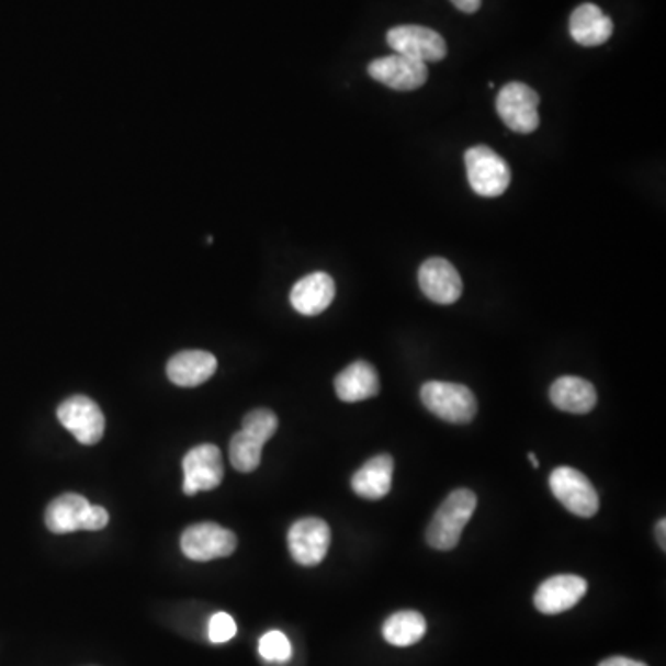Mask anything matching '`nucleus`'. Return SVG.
<instances>
[{"instance_id": "f257e3e1", "label": "nucleus", "mask_w": 666, "mask_h": 666, "mask_svg": "<svg viewBox=\"0 0 666 666\" xmlns=\"http://www.w3.org/2000/svg\"><path fill=\"white\" fill-rule=\"evenodd\" d=\"M478 498L471 489H455L437 509L426 530V541L431 549L449 552L460 544L461 533L476 511Z\"/></svg>"}, {"instance_id": "f03ea898", "label": "nucleus", "mask_w": 666, "mask_h": 666, "mask_svg": "<svg viewBox=\"0 0 666 666\" xmlns=\"http://www.w3.org/2000/svg\"><path fill=\"white\" fill-rule=\"evenodd\" d=\"M420 400L431 414L452 425H466L478 414L476 396L461 384L428 382L420 390Z\"/></svg>"}, {"instance_id": "7ed1b4c3", "label": "nucleus", "mask_w": 666, "mask_h": 666, "mask_svg": "<svg viewBox=\"0 0 666 666\" xmlns=\"http://www.w3.org/2000/svg\"><path fill=\"white\" fill-rule=\"evenodd\" d=\"M465 167L472 191L485 199L504 195L511 183V169L506 160L485 145L466 150Z\"/></svg>"}, {"instance_id": "20e7f679", "label": "nucleus", "mask_w": 666, "mask_h": 666, "mask_svg": "<svg viewBox=\"0 0 666 666\" xmlns=\"http://www.w3.org/2000/svg\"><path fill=\"white\" fill-rule=\"evenodd\" d=\"M539 94L522 82H509L496 97V112L509 131L531 134L539 128Z\"/></svg>"}, {"instance_id": "39448f33", "label": "nucleus", "mask_w": 666, "mask_h": 666, "mask_svg": "<svg viewBox=\"0 0 666 666\" xmlns=\"http://www.w3.org/2000/svg\"><path fill=\"white\" fill-rule=\"evenodd\" d=\"M550 489L565 509L582 519L595 517L600 507V498L589 478L571 466H560L550 474Z\"/></svg>"}, {"instance_id": "423d86ee", "label": "nucleus", "mask_w": 666, "mask_h": 666, "mask_svg": "<svg viewBox=\"0 0 666 666\" xmlns=\"http://www.w3.org/2000/svg\"><path fill=\"white\" fill-rule=\"evenodd\" d=\"M180 546L185 557L193 561H212L228 557L237 549L234 531L213 522H201L183 531Z\"/></svg>"}, {"instance_id": "0eeeda50", "label": "nucleus", "mask_w": 666, "mask_h": 666, "mask_svg": "<svg viewBox=\"0 0 666 666\" xmlns=\"http://www.w3.org/2000/svg\"><path fill=\"white\" fill-rule=\"evenodd\" d=\"M387 43L393 53L419 59L422 64L441 61L447 56L444 37L436 30L419 24H402L391 29L387 32Z\"/></svg>"}, {"instance_id": "6e6552de", "label": "nucleus", "mask_w": 666, "mask_h": 666, "mask_svg": "<svg viewBox=\"0 0 666 666\" xmlns=\"http://www.w3.org/2000/svg\"><path fill=\"white\" fill-rule=\"evenodd\" d=\"M183 493L196 495L199 490H212L225 478L223 454L215 444H201L189 450L183 458Z\"/></svg>"}, {"instance_id": "1a4fd4ad", "label": "nucleus", "mask_w": 666, "mask_h": 666, "mask_svg": "<svg viewBox=\"0 0 666 666\" xmlns=\"http://www.w3.org/2000/svg\"><path fill=\"white\" fill-rule=\"evenodd\" d=\"M330 543V526L317 517L296 520L287 533L291 555L302 566L319 565L328 554Z\"/></svg>"}, {"instance_id": "9d476101", "label": "nucleus", "mask_w": 666, "mask_h": 666, "mask_svg": "<svg viewBox=\"0 0 666 666\" xmlns=\"http://www.w3.org/2000/svg\"><path fill=\"white\" fill-rule=\"evenodd\" d=\"M58 420L86 447L101 441L106 428L101 407L82 395L71 396L59 404Z\"/></svg>"}, {"instance_id": "9b49d317", "label": "nucleus", "mask_w": 666, "mask_h": 666, "mask_svg": "<svg viewBox=\"0 0 666 666\" xmlns=\"http://www.w3.org/2000/svg\"><path fill=\"white\" fill-rule=\"evenodd\" d=\"M369 75L395 91H415L428 80V67L419 59L395 53L371 61Z\"/></svg>"}, {"instance_id": "f8f14e48", "label": "nucleus", "mask_w": 666, "mask_h": 666, "mask_svg": "<svg viewBox=\"0 0 666 666\" xmlns=\"http://www.w3.org/2000/svg\"><path fill=\"white\" fill-rule=\"evenodd\" d=\"M419 285L431 302L441 306L454 304L463 293L460 272L450 261L442 258H430L420 266Z\"/></svg>"}, {"instance_id": "ddd939ff", "label": "nucleus", "mask_w": 666, "mask_h": 666, "mask_svg": "<svg viewBox=\"0 0 666 666\" xmlns=\"http://www.w3.org/2000/svg\"><path fill=\"white\" fill-rule=\"evenodd\" d=\"M587 582L574 574L552 576L537 589L533 598L537 611L544 614L565 613L587 595Z\"/></svg>"}, {"instance_id": "4468645a", "label": "nucleus", "mask_w": 666, "mask_h": 666, "mask_svg": "<svg viewBox=\"0 0 666 666\" xmlns=\"http://www.w3.org/2000/svg\"><path fill=\"white\" fill-rule=\"evenodd\" d=\"M336 298V282L326 272H312L301 278L291 291V304L306 317H315L326 312Z\"/></svg>"}, {"instance_id": "2eb2a0df", "label": "nucleus", "mask_w": 666, "mask_h": 666, "mask_svg": "<svg viewBox=\"0 0 666 666\" xmlns=\"http://www.w3.org/2000/svg\"><path fill=\"white\" fill-rule=\"evenodd\" d=\"M217 371L215 355L204 350H185L172 355L167 363V376L178 387H196L207 382Z\"/></svg>"}, {"instance_id": "dca6fc26", "label": "nucleus", "mask_w": 666, "mask_h": 666, "mask_svg": "<svg viewBox=\"0 0 666 666\" xmlns=\"http://www.w3.org/2000/svg\"><path fill=\"white\" fill-rule=\"evenodd\" d=\"M613 34V21L600 8L585 2L571 15V36L582 47H598Z\"/></svg>"}, {"instance_id": "f3484780", "label": "nucleus", "mask_w": 666, "mask_h": 666, "mask_svg": "<svg viewBox=\"0 0 666 666\" xmlns=\"http://www.w3.org/2000/svg\"><path fill=\"white\" fill-rule=\"evenodd\" d=\"M395 461L387 454L374 455L352 476V489L365 500H382L393 485Z\"/></svg>"}, {"instance_id": "a211bd4d", "label": "nucleus", "mask_w": 666, "mask_h": 666, "mask_svg": "<svg viewBox=\"0 0 666 666\" xmlns=\"http://www.w3.org/2000/svg\"><path fill=\"white\" fill-rule=\"evenodd\" d=\"M550 400L565 414L585 415L596 406L595 385L578 376H563L550 387Z\"/></svg>"}, {"instance_id": "6ab92c4d", "label": "nucleus", "mask_w": 666, "mask_h": 666, "mask_svg": "<svg viewBox=\"0 0 666 666\" xmlns=\"http://www.w3.org/2000/svg\"><path fill=\"white\" fill-rule=\"evenodd\" d=\"M336 393L339 400L354 404L369 400L380 393V377L371 363L354 361L352 365L342 369L336 377Z\"/></svg>"}, {"instance_id": "aec40b11", "label": "nucleus", "mask_w": 666, "mask_h": 666, "mask_svg": "<svg viewBox=\"0 0 666 666\" xmlns=\"http://www.w3.org/2000/svg\"><path fill=\"white\" fill-rule=\"evenodd\" d=\"M91 504L83 496L67 493L50 501L45 511V524L53 533H72L83 530V520Z\"/></svg>"}, {"instance_id": "412c9836", "label": "nucleus", "mask_w": 666, "mask_h": 666, "mask_svg": "<svg viewBox=\"0 0 666 666\" xmlns=\"http://www.w3.org/2000/svg\"><path fill=\"white\" fill-rule=\"evenodd\" d=\"M382 633L393 646H414L426 635V619L419 611H398L385 620Z\"/></svg>"}, {"instance_id": "4be33fe9", "label": "nucleus", "mask_w": 666, "mask_h": 666, "mask_svg": "<svg viewBox=\"0 0 666 666\" xmlns=\"http://www.w3.org/2000/svg\"><path fill=\"white\" fill-rule=\"evenodd\" d=\"M266 442L258 437L248 433V431H237L232 437L230 442V463L236 471L253 472L261 463V452H263Z\"/></svg>"}, {"instance_id": "5701e85b", "label": "nucleus", "mask_w": 666, "mask_h": 666, "mask_svg": "<svg viewBox=\"0 0 666 666\" xmlns=\"http://www.w3.org/2000/svg\"><path fill=\"white\" fill-rule=\"evenodd\" d=\"M260 655L269 663H287L293 654L290 639L283 635L282 631H269L260 639Z\"/></svg>"}, {"instance_id": "b1692460", "label": "nucleus", "mask_w": 666, "mask_h": 666, "mask_svg": "<svg viewBox=\"0 0 666 666\" xmlns=\"http://www.w3.org/2000/svg\"><path fill=\"white\" fill-rule=\"evenodd\" d=\"M241 430L252 433L261 441L267 442L278 430V417L271 409H253L245 415Z\"/></svg>"}, {"instance_id": "393cba45", "label": "nucleus", "mask_w": 666, "mask_h": 666, "mask_svg": "<svg viewBox=\"0 0 666 666\" xmlns=\"http://www.w3.org/2000/svg\"><path fill=\"white\" fill-rule=\"evenodd\" d=\"M210 641L215 644L228 643L236 637L237 625L236 620L232 619L228 613H215L210 620Z\"/></svg>"}, {"instance_id": "a878e982", "label": "nucleus", "mask_w": 666, "mask_h": 666, "mask_svg": "<svg viewBox=\"0 0 666 666\" xmlns=\"http://www.w3.org/2000/svg\"><path fill=\"white\" fill-rule=\"evenodd\" d=\"M110 522V515L106 509L101 506H89L88 513H86V520H83V530L86 531H99L102 528H106Z\"/></svg>"}, {"instance_id": "bb28decb", "label": "nucleus", "mask_w": 666, "mask_h": 666, "mask_svg": "<svg viewBox=\"0 0 666 666\" xmlns=\"http://www.w3.org/2000/svg\"><path fill=\"white\" fill-rule=\"evenodd\" d=\"M598 666H648L641 663V661L630 659V657H609V659L601 661Z\"/></svg>"}, {"instance_id": "cd10ccee", "label": "nucleus", "mask_w": 666, "mask_h": 666, "mask_svg": "<svg viewBox=\"0 0 666 666\" xmlns=\"http://www.w3.org/2000/svg\"><path fill=\"white\" fill-rule=\"evenodd\" d=\"M450 2L463 13L478 12L482 7V0H450Z\"/></svg>"}, {"instance_id": "c85d7f7f", "label": "nucleus", "mask_w": 666, "mask_h": 666, "mask_svg": "<svg viewBox=\"0 0 666 666\" xmlns=\"http://www.w3.org/2000/svg\"><path fill=\"white\" fill-rule=\"evenodd\" d=\"M665 530H666V520L661 519L659 524H657V528H655V531H657V541H659L661 549H663V550H665V546H666Z\"/></svg>"}, {"instance_id": "c756f323", "label": "nucleus", "mask_w": 666, "mask_h": 666, "mask_svg": "<svg viewBox=\"0 0 666 666\" xmlns=\"http://www.w3.org/2000/svg\"><path fill=\"white\" fill-rule=\"evenodd\" d=\"M528 458H530L531 465L535 466V469H539V461H537V455L533 454V452H531V454L528 455Z\"/></svg>"}]
</instances>
